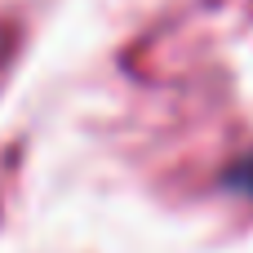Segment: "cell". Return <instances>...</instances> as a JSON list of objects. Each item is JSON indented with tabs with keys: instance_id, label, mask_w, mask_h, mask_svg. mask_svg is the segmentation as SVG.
I'll return each mask as SVG.
<instances>
[{
	"instance_id": "cell-1",
	"label": "cell",
	"mask_w": 253,
	"mask_h": 253,
	"mask_svg": "<svg viewBox=\"0 0 253 253\" xmlns=\"http://www.w3.org/2000/svg\"><path fill=\"white\" fill-rule=\"evenodd\" d=\"M222 187H227V191H240V196H249V200H253V156L236 160V165L222 173Z\"/></svg>"
}]
</instances>
